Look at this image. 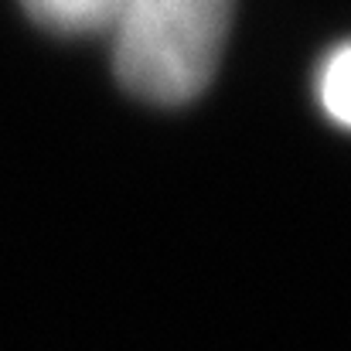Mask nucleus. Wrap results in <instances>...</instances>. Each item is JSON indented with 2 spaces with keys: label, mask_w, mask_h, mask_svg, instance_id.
Instances as JSON below:
<instances>
[{
  "label": "nucleus",
  "mask_w": 351,
  "mask_h": 351,
  "mask_svg": "<svg viewBox=\"0 0 351 351\" xmlns=\"http://www.w3.org/2000/svg\"><path fill=\"white\" fill-rule=\"evenodd\" d=\"M232 0H119L113 31L119 82L157 106L205 93L229 34Z\"/></svg>",
  "instance_id": "1"
},
{
  "label": "nucleus",
  "mask_w": 351,
  "mask_h": 351,
  "mask_svg": "<svg viewBox=\"0 0 351 351\" xmlns=\"http://www.w3.org/2000/svg\"><path fill=\"white\" fill-rule=\"evenodd\" d=\"M27 14L62 34H93L106 31L119 0H21Z\"/></svg>",
  "instance_id": "2"
},
{
  "label": "nucleus",
  "mask_w": 351,
  "mask_h": 351,
  "mask_svg": "<svg viewBox=\"0 0 351 351\" xmlns=\"http://www.w3.org/2000/svg\"><path fill=\"white\" fill-rule=\"evenodd\" d=\"M317 99L324 106V113L348 126L351 123V48L348 45H338L324 65H321V75H317Z\"/></svg>",
  "instance_id": "3"
}]
</instances>
